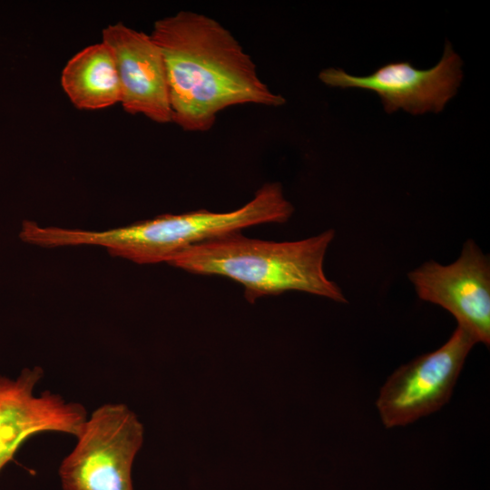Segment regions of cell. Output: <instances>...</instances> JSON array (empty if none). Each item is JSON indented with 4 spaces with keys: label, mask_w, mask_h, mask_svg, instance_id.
<instances>
[{
    "label": "cell",
    "mask_w": 490,
    "mask_h": 490,
    "mask_svg": "<svg viewBox=\"0 0 490 490\" xmlns=\"http://www.w3.org/2000/svg\"><path fill=\"white\" fill-rule=\"evenodd\" d=\"M151 36L164 57L172 122L183 130H210L230 106L285 103L260 79L239 41L211 17L180 11L156 21Z\"/></svg>",
    "instance_id": "obj_1"
},
{
    "label": "cell",
    "mask_w": 490,
    "mask_h": 490,
    "mask_svg": "<svg viewBox=\"0 0 490 490\" xmlns=\"http://www.w3.org/2000/svg\"><path fill=\"white\" fill-rule=\"evenodd\" d=\"M335 237L330 229L296 241L250 239L235 231L191 246L168 264L193 274L227 277L241 284L250 303L289 290L348 303L340 287L329 280L323 263Z\"/></svg>",
    "instance_id": "obj_2"
},
{
    "label": "cell",
    "mask_w": 490,
    "mask_h": 490,
    "mask_svg": "<svg viewBox=\"0 0 490 490\" xmlns=\"http://www.w3.org/2000/svg\"><path fill=\"white\" fill-rule=\"evenodd\" d=\"M294 211L279 182L265 183L244 206L228 212L198 210L103 231L38 227L34 241L42 247L96 245L113 256L139 264L169 262L188 248L217 237L264 224L285 223Z\"/></svg>",
    "instance_id": "obj_3"
},
{
    "label": "cell",
    "mask_w": 490,
    "mask_h": 490,
    "mask_svg": "<svg viewBox=\"0 0 490 490\" xmlns=\"http://www.w3.org/2000/svg\"><path fill=\"white\" fill-rule=\"evenodd\" d=\"M144 428L125 404L106 403L92 413L62 460L63 490H133L132 468Z\"/></svg>",
    "instance_id": "obj_4"
},
{
    "label": "cell",
    "mask_w": 490,
    "mask_h": 490,
    "mask_svg": "<svg viewBox=\"0 0 490 490\" xmlns=\"http://www.w3.org/2000/svg\"><path fill=\"white\" fill-rule=\"evenodd\" d=\"M475 343L472 335L457 325L439 348L397 368L381 387L377 400L384 426L408 425L446 404Z\"/></svg>",
    "instance_id": "obj_5"
},
{
    "label": "cell",
    "mask_w": 490,
    "mask_h": 490,
    "mask_svg": "<svg viewBox=\"0 0 490 490\" xmlns=\"http://www.w3.org/2000/svg\"><path fill=\"white\" fill-rule=\"evenodd\" d=\"M418 298L451 313L475 340L490 344V261L473 240L451 264L425 262L407 274Z\"/></svg>",
    "instance_id": "obj_6"
},
{
    "label": "cell",
    "mask_w": 490,
    "mask_h": 490,
    "mask_svg": "<svg viewBox=\"0 0 490 490\" xmlns=\"http://www.w3.org/2000/svg\"><path fill=\"white\" fill-rule=\"evenodd\" d=\"M44 369H22L15 378L0 375V472L20 446L42 432H59L77 437L88 418L85 407L44 390L35 394Z\"/></svg>",
    "instance_id": "obj_7"
},
{
    "label": "cell",
    "mask_w": 490,
    "mask_h": 490,
    "mask_svg": "<svg viewBox=\"0 0 490 490\" xmlns=\"http://www.w3.org/2000/svg\"><path fill=\"white\" fill-rule=\"evenodd\" d=\"M461 64L459 56L446 42L441 60L428 70L401 61L387 64L367 76L328 68L319 74V79L330 86L373 91L380 96L388 113L401 108L416 115L444 109L461 82Z\"/></svg>",
    "instance_id": "obj_8"
},
{
    "label": "cell",
    "mask_w": 490,
    "mask_h": 490,
    "mask_svg": "<svg viewBox=\"0 0 490 490\" xmlns=\"http://www.w3.org/2000/svg\"><path fill=\"white\" fill-rule=\"evenodd\" d=\"M103 42L115 60L123 109L159 123L172 122L164 57L151 34L119 23L103 31Z\"/></svg>",
    "instance_id": "obj_9"
},
{
    "label": "cell",
    "mask_w": 490,
    "mask_h": 490,
    "mask_svg": "<svg viewBox=\"0 0 490 490\" xmlns=\"http://www.w3.org/2000/svg\"><path fill=\"white\" fill-rule=\"evenodd\" d=\"M61 83L79 109H103L121 100L115 60L103 42L87 46L73 56L62 72Z\"/></svg>",
    "instance_id": "obj_10"
}]
</instances>
